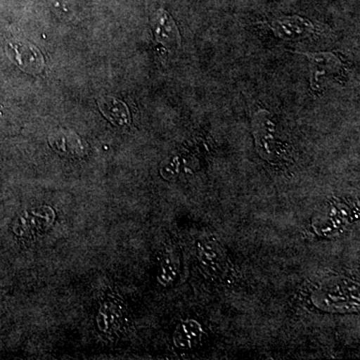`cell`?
Wrapping results in <instances>:
<instances>
[{
    "instance_id": "3",
    "label": "cell",
    "mask_w": 360,
    "mask_h": 360,
    "mask_svg": "<svg viewBox=\"0 0 360 360\" xmlns=\"http://www.w3.org/2000/svg\"><path fill=\"white\" fill-rule=\"evenodd\" d=\"M99 108L103 115L110 120L113 124L118 127H124L130 122L129 111L127 105L122 101L113 97H103L99 101Z\"/></svg>"
},
{
    "instance_id": "1",
    "label": "cell",
    "mask_w": 360,
    "mask_h": 360,
    "mask_svg": "<svg viewBox=\"0 0 360 360\" xmlns=\"http://www.w3.org/2000/svg\"><path fill=\"white\" fill-rule=\"evenodd\" d=\"M7 56L23 70L37 73L44 68V58L34 45L21 40L9 41L6 45Z\"/></svg>"
},
{
    "instance_id": "2",
    "label": "cell",
    "mask_w": 360,
    "mask_h": 360,
    "mask_svg": "<svg viewBox=\"0 0 360 360\" xmlns=\"http://www.w3.org/2000/svg\"><path fill=\"white\" fill-rule=\"evenodd\" d=\"M155 41L162 45L167 51H176L180 46L179 30L172 16L160 9L153 20Z\"/></svg>"
}]
</instances>
